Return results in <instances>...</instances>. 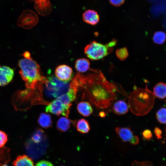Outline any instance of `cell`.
Segmentation results:
<instances>
[{"label":"cell","mask_w":166,"mask_h":166,"mask_svg":"<svg viewBox=\"0 0 166 166\" xmlns=\"http://www.w3.org/2000/svg\"><path fill=\"white\" fill-rule=\"evenodd\" d=\"M81 81L86 96L97 108L105 109L116 99L117 87L107 81L100 70H93L85 77L81 75Z\"/></svg>","instance_id":"6da1fadb"},{"label":"cell","mask_w":166,"mask_h":166,"mask_svg":"<svg viewBox=\"0 0 166 166\" xmlns=\"http://www.w3.org/2000/svg\"><path fill=\"white\" fill-rule=\"evenodd\" d=\"M153 92L148 89L139 88L129 94L128 106L134 114L143 116L147 114L152 108L155 102Z\"/></svg>","instance_id":"7a4b0ae2"},{"label":"cell","mask_w":166,"mask_h":166,"mask_svg":"<svg viewBox=\"0 0 166 166\" xmlns=\"http://www.w3.org/2000/svg\"><path fill=\"white\" fill-rule=\"evenodd\" d=\"M19 73L25 82L27 90L34 89L41 83L45 82L46 78L41 74L39 65L32 59L23 58L19 61Z\"/></svg>","instance_id":"3957f363"},{"label":"cell","mask_w":166,"mask_h":166,"mask_svg":"<svg viewBox=\"0 0 166 166\" xmlns=\"http://www.w3.org/2000/svg\"><path fill=\"white\" fill-rule=\"evenodd\" d=\"M117 41L113 39L106 44L93 41L85 47L84 52L86 56L92 61L98 60L104 58L113 50Z\"/></svg>","instance_id":"277c9868"},{"label":"cell","mask_w":166,"mask_h":166,"mask_svg":"<svg viewBox=\"0 0 166 166\" xmlns=\"http://www.w3.org/2000/svg\"><path fill=\"white\" fill-rule=\"evenodd\" d=\"M45 92L48 97L57 98L65 93L68 91L70 84L61 81L53 75L46 78Z\"/></svg>","instance_id":"5b68a950"},{"label":"cell","mask_w":166,"mask_h":166,"mask_svg":"<svg viewBox=\"0 0 166 166\" xmlns=\"http://www.w3.org/2000/svg\"><path fill=\"white\" fill-rule=\"evenodd\" d=\"M38 15L33 11L26 10L22 13L17 21L18 26L26 29L32 28L38 23Z\"/></svg>","instance_id":"8992f818"},{"label":"cell","mask_w":166,"mask_h":166,"mask_svg":"<svg viewBox=\"0 0 166 166\" xmlns=\"http://www.w3.org/2000/svg\"><path fill=\"white\" fill-rule=\"evenodd\" d=\"M71 105H65L57 98L50 103L46 107L45 111L57 116L62 115L68 117Z\"/></svg>","instance_id":"52a82bcc"},{"label":"cell","mask_w":166,"mask_h":166,"mask_svg":"<svg viewBox=\"0 0 166 166\" xmlns=\"http://www.w3.org/2000/svg\"><path fill=\"white\" fill-rule=\"evenodd\" d=\"M56 77L60 80L65 82H68L73 76L72 69L65 65H61L58 66L55 71Z\"/></svg>","instance_id":"ba28073f"},{"label":"cell","mask_w":166,"mask_h":166,"mask_svg":"<svg viewBox=\"0 0 166 166\" xmlns=\"http://www.w3.org/2000/svg\"><path fill=\"white\" fill-rule=\"evenodd\" d=\"M14 75V71L12 69L0 65V86H5L10 82Z\"/></svg>","instance_id":"9c48e42d"},{"label":"cell","mask_w":166,"mask_h":166,"mask_svg":"<svg viewBox=\"0 0 166 166\" xmlns=\"http://www.w3.org/2000/svg\"><path fill=\"white\" fill-rule=\"evenodd\" d=\"M82 18L84 22L92 25H96L99 21L98 13L94 10H86L83 13Z\"/></svg>","instance_id":"30bf717a"},{"label":"cell","mask_w":166,"mask_h":166,"mask_svg":"<svg viewBox=\"0 0 166 166\" xmlns=\"http://www.w3.org/2000/svg\"><path fill=\"white\" fill-rule=\"evenodd\" d=\"M115 131L123 141H129L133 136V132L130 127H116Z\"/></svg>","instance_id":"8fae6325"},{"label":"cell","mask_w":166,"mask_h":166,"mask_svg":"<svg viewBox=\"0 0 166 166\" xmlns=\"http://www.w3.org/2000/svg\"><path fill=\"white\" fill-rule=\"evenodd\" d=\"M112 109L115 114L121 115L128 112L129 107L127 103L124 101L118 100L114 103Z\"/></svg>","instance_id":"7c38bea8"},{"label":"cell","mask_w":166,"mask_h":166,"mask_svg":"<svg viewBox=\"0 0 166 166\" xmlns=\"http://www.w3.org/2000/svg\"><path fill=\"white\" fill-rule=\"evenodd\" d=\"M78 112L85 117L89 116L93 112V109L90 103L86 101L81 102L77 105Z\"/></svg>","instance_id":"4fadbf2b"},{"label":"cell","mask_w":166,"mask_h":166,"mask_svg":"<svg viewBox=\"0 0 166 166\" xmlns=\"http://www.w3.org/2000/svg\"><path fill=\"white\" fill-rule=\"evenodd\" d=\"M155 97L160 99L166 97V84L162 82L157 83L154 86L153 92Z\"/></svg>","instance_id":"5bb4252c"},{"label":"cell","mask_w":166,"mask_h":166,"mask_svg":"<svg viewBox=\"0 0 166 166\" xmlns=\"http://www.w3.org/2000/svg\"><path fill=\"white\" fill-rule=\"evenodd\" d=\"M13 164L14 166H34L32 160L25 155L18 156Z\"/></svg>","instance_id":"9a60e30c"},{"label":"cell","mask_w":166,"mask_h":166,"mask_svg":"<svg viewBox=\"0 0 166 166\" xmlns=\"http://www.w3.org/2000/svg\"><path fill=\"white\" fill-rule=\"evenodd\" d=\"M90 63L89 61L85 58H80L76 61L75 68L80 73H84L89 69Z\"/></svg>","instance_id":"2e32d148"},{"label":"cell","mask_w":166,"mask_h":166,"mask_svg":"<svg viewBox=\"0 0 166 166\" xmlns=\"http://www.w3.org/2000/svg\"><path fill=\"white\" fill-rule=\"evenodd\" d=\"M73 121L65 117H61L57 123V129L61 132H66L71 127V122Z\"/></svg>","instance_id":"e0dca14e"},{"label":"cell","mask_w":166,"mask_h":166,"mask_svg":"<svg viewBox=\"0 0 166 166\" xmlns=\"http://www.w3.org/2000/svg\"><path fill=\"white\" fill-rule=\"evenodd\" d=\"M39 124L42 127L47 128L51 126L52 121L51 117L49 114L42 113L38 120Z\"/></svg>","instance_id":"ac0fdd59"},{"label":"cell","mask_w":166,"mask_h":166,"mask_svg":"<svg viewBox=\"0 0 166 166\" xmlns=\"http://www.w3.org/2000/svg\"><path fill=\"white\" fill-rule=\"evenodd\" d=\"M76 128L78 132L82 133H86L90 130L88 122L84 118H81L77 121Z\"/></svg>","instance_id":"d6986e66"},{"label":"cell","mask_w":166,"mask_h":166,"mask_svg":"<svg viewBox=\"0 0 166 166\" xmlns=\"http://www.w3.org/2000/svg\"><path fill=\"white\" fill-rule=\"evenodd\" d=\"M10 149L6 147L0 148V166L6 164L10 160Z\"/></svg>","instance_id":"ffe728a7"},{"label":"cell","mask_w":166,"mask_h":166,"mask_svg":"<svg viewBox=\"0 0 166 166\" xmlns=\"http://www.w3.org/2000/svg\"><path fill=\"white\" fill-rule=\"evenodd\" d=\"M166 39V35L164 32L162 31L156 32L153 37L154 42L157 44H162Z\"/></svg>","instance_id":"44dd1931"},{"label":"cell","mask_w":166,"mask_h":166,"mask_svg":"<svg viewBox=\"0 0 166 166\" xmlns=\"http://www.w3.org/2000/svg\"><path fill=\"white\" fill-rule=\"evenodd\" d=\"M156 118L160 124H166V108H162L156 112Z\"/></svg>","instance_id":"7402d4cb"},{"label":"cell","mask_w":166,"mask_h":166,"mask_svg":"<svg viewBox=\"0 0 166 166\" xmlns=\"http://www.w3.org/2000/svg\"><path fill=\"white\" fill-rule=\"evenodd\" d=\"M116 54L118 58L122 61L126 59L128 56V49L125 47L117 49L116 52Z\"/></svg>","instance_id":"603a6c76"},{"label":"cell","mask_w":166,"mask_h":166,"mask_svg":"<svg viewBox=\"0 0 166 166\" xmlns=\"http://www.w3.org/2000/svg\"><path fill=\"white\" fill-rule=\"evenodd\" d=\"M44 135V131L42 129H37L33 134L31 139L35 143L39 142L43 138Z\"/></svg>","instance_id":"cb8c5ba5"},{"label":"cell","mask_w":166,"mask_h":166,"mask_svg":"<svg viewBox=\"0 0 166 166\" xmlns=\"http://www.w3.org/2000/svg\"><path fill=\"white\" fill-rule=\"evenodd\" d=\"M8 140L6 134L3 131L0 130V148L3 147Z\"/></svg>","instance_id":"d4e9b609"},{"label":"cell","mask_w":166,"mask_h":166,"mask_svg":"<svg viewBox=\"0 0 166 166\" xmlns=\"http://www.w3.org/2000/svg\"><path fill=\"white\" fill-rule=\"evenodd\" d=\"M143 138L146 140H150L152 138L151 131L148 129L144 130L142 132Z\"/></svg>","instance_id":"484cf974"},{"label":"cell","mask_w":166,"mask_h":166,"mask_svg":"<svg viewBox=\"0 0 166 166\" xmlns=\"http://www.w3.org/2000/svg\"><path fill=\"white\" fill-rule=\"evenodd\" d=\"M152 163L148 161L138 162L135 160L132 163V166H152Z\"/></svg>","instance_id":"4316f807"},{"label":"cell","mask_w":166,"mask_h":166,"mask_svg":"<svg viewBox=\"0 0 166 166\" xmlns=\"http://www.w3.org/2000/svg\"><path fill=\"white\" fill-rule=\"evenodd\" d=\"M35 166H53L50 162L45 160H42L38 162Z\"/></svg>","instance_id":"83f0119b"},{"label":"cell","mask_w":166,"mask_h":166,"mask_svg":"<svg viewBox=\"0 0 166 166\" xmlns=\"http://www.w3.org/2000/svg\"><path fill=\"white\" fill-rule=\"evenodd\" d=\"M125 0H109L110 3L116 6H119L124 3Z\"/></svg>","instance_id":"f1b7e54d"},{"label":"cell","mask_w":166,"mask_h":166,"mask_svg":"<svg viewBox=\"0 0 166 166\" xmlns=\"http://www.w3.org/2000/svg\"><path fill=\"white\" fill-rule=\"evenodd\" d=\"M154 132L158 140L162 138L161 136L162 132L161 129L159 127H156L154 129Z\"/></svg>","instance_id":"f546056e"},{"label":"cell","mask_w":166,"mask_h":166,"mask_svg":"<svg viewBox=\"0 0 166 166\" xmlns=\"http://www.w3.org/2000/svg\"><path fill=\"white\" fill-rule=\"evenodd\" d=\"M139 141L138 137L136 135H133L129 142L131 144L136 145L139 143Z\"/></svg>","instance_id":"4dcf8cb0"},{"label":"cell","mask_w":166,"mask_h":166,"mask_svg":"<svg viewBox=\"0 0 166 166\" xmlns=\"http://www.w3.org/2000/svg\"><path fill=\"white\" fill-rule=\"evenodd\" d=\"M23 56L26 58H30V53L28 51L25 52L23 54Z\"/></svg>","instance_id":"1f68e13d"},{"label":"cell","mask_w":166,"mask_h":166,"mask_svg":"<svg viewBox=\"0 0 166 166\" xmlns=\"http://www.w3.org/2000/svg\"><path fill=\"white\" fill-rule=\"evenodd\" d=\"M105 113L103 111H101L99 113V116L101 117H104L106 116Z\"/></svg>","instance_id":"d6a6232c"},{"label":"cell","mask_w":166,"mask_h":166,"mask_svg":"<svg viewBox=\"0 0 166 166\" xmlns=\"http://www.w3.org/2000/svg\"><path fill=\"white\" fill-rule=\"evenodd\" d=\"M164 130H165V137H166V138L165 139V140H166V125L165 127V128H164Z\"/></svg>","instance_id":"836d02e7"},{"label":"cell","mask_w":166,"mask_h":166,"mask_svg":"<svg viewBox=\"0 0 166 166\" xmlns=\"http://www.w3.org/2000/svg\"><path fill=\"white\" fill-rule=\"evenodd\" d=\"M2 166H9L7 165L6 164H5L3 165Z\"/></svg>","instance_id":"e575fe53"},{"label":"cell","mask_w":166,"mask_h":166,"mask_svg":"<svg viewBox=\"0 0 166 166\" xmlns=\"http://www.w3.org/2000/svg\"><path fill=\"white\" fill-rule=\"evenodd\" d=\"M34 1H38V0H34Z\"/></svg>","instance_id":"d590c367"},{"label":"cell","mask_w":166,"mask_h":166,"mask_svg":"<svg viewBox=\"0 0 166 166\" xmlns=\"http://www.w3.org/2000/svg\"><path fill=\"white\" fill-rule=\"evenodd\" d=\"M164 101H165L166 102V100H164Z\"/></svg>","instance_id":"8d00e7d4"},{"label":"cell","mask_w":166,"mask_h":166,"mask_svg":"<svg viewBox=\"0 0 166 166\" xmlns=\"http://www.w3.org/2000/svg\"><path fill=\"white\" fill-rule=\"evenodd\" d=\"M166 166V165H164V166Z\"/></svg>","instance_id":"74e56055"},{"label":"cell","mask_w":166,"mask_h":166,"mask_svg":"<svg viewBox=\"0 0 166 166\" xmlns=\"http://www.w3.org/2000/svg\"></svg>","instance_id":"f35d334b"}]
</instances>
